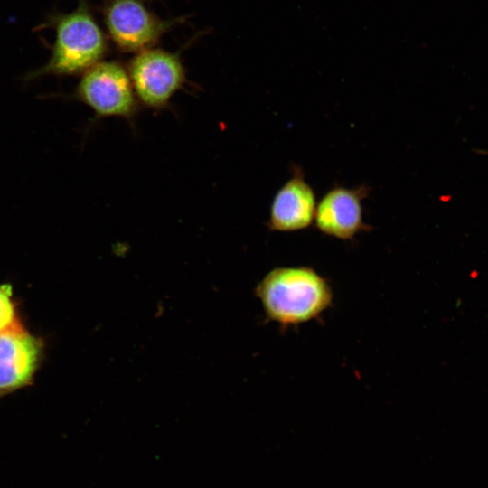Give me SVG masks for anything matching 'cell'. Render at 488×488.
<instances>
[{
  "label": "cell",
  "mask_w": 488,
  "mask_h": 488,
  "mask_svg": "<svg viewBox=\"0 0 488 488\" xmlns=\"http://www.w3.org/2000/svg\"><path fill=\"white\" fill-rule=\"evenodd\" d=\"M256 295L267 318L282 326L319 317L333 297L326 278L306 266L271 269L258 284Z\"/></svg>",
  "instance_id": "1"
},
{
  "label": "cell",
  "mask_w": 488,
  "mask_h": 488,
  "mask_svg": "<svg viewBox=\"0 0 488 488\" xmlns=\"http://www.w3.org/2000/svg\"><path fill=\"white\" fill-rule=\"evenodd\" d=\"M46 24L55 32L48 61L26 76L33 80L45 75L82 74L108 52V40L92 14L88 0H78L70 13L51 14Z\"/></svg>",
  "instance_id": "2"
},
{
  "label": "cell",
  "mask_w": 488,
  "mask_h": 488,
  "mask_svg": "<svg viewBox=\"0 0 488 488\" xmlns=\"http://www.w3.org/2000/svg\"><path fill=\"white\" fill-rule=\"evenodd\" d=\"M74 97L97 117H118L133 123L140 108L127 67L100 61L81 74Z\"/></svg>",
  "instance_id": "3"
},
{
  "label": "cell",
  "mask_w": 488,
  "mask_h": 488,
  "mask_svg": "<svg viewBox=\"0 0 488 488\" xmlns=\"http://www.w3.org/2000/svg\"><path fill=\"white\" fill-rule=\"evenodd\" d=\"M140 105L162 110L186 82V72L178 52L150 48L136 55L127 66Z\"/></svg>",
  "instance_id": "4"
},
{
  "label": "cell",
  "mask_w": 488,
  "mask_h": 488,
  "mask_svg": "<svg viewBox=\"0 0 488 488\" xmlns=\"http://www.w3.org/2000/svg\"><path fill=\"white\" fill-rule=\"evenodd\" d=\"M101 12L108 38L122 52L153 48L176 23L158 17L145 0H106Z\"/></svg>",
  "instance_id": "5"
},
{
  "label": "cell",
  "mask_w": 488,
  "mask_h": 488,
  "mask_svg": "<svg viewBox=\"0 0 488 488\" xmlns=\"http://www.w3.org/2000/svg\"><path fill=\"white\" fill-rule=\"evenodd\" d=\"M44 348L42 339L23 324L0 333V398L33 382Z\"/></svg>",
  "instance_id": "6"
},
{
  "label": "cell",
  "mask_w": 488,
  "mask_h": 488,
  "mask_svg": "<svg viewBox=\"0 0 488 488\" xmlns=\"http://www.w3.org/2000/svg\"><path fill=\"white\" fill-rule=\"evenodd\" d=\"M370 187L335 185L329 189L316 205L314 224L322 234L342 240L352 239L361 231L371 230L363 219V200Z\"/></svg>",
  "instance_id": "7"
},
{
  "label": "cell",
  "mask_w": 488,
  "mask_h": 488,
  "mask_svg": "<svg viewBox=\"0 0 488 488\" xmlns=\"http://www.w3.org/2000/svg\"><path fill=\"white\" fill-rule=\"evenodd\" d=\"M316 196L303 171L292 167L291 177L275 193L267 226L271 231L293 232L314 224Z\"/></svg>",
  "instance_id": "8"
},
{
  "label": "cell",
  "mask_w": 488,
  "mask_h": 488,
  "mask_svg": "<svg viewBox=\"0 0 488 488\" xmlns=\"http://www.w3.org/2000/svg\"><path fill=\"white\" fill-rule=\"evenodd\" d=\"M23 324L10 284H0V333Z\"/></svg>",
  "instance_id": "9"
}]
</instances>
